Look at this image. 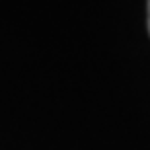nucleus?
<instances>
[{
	"label": "nucleus",
	"instance_id": "f257e3e1",
	"mask_svg": "<svg viewBox=\"0 0 150 150\" xmlns=\"http://www.w3.org/2000/svg\"><path fill=\"white\" fill-rule=\"evenodd\" d=\"M148 31H150V0H148Z\"/></svg>",
	"mask_w": 150,
	"mask_h": 150
}]
</instances>
